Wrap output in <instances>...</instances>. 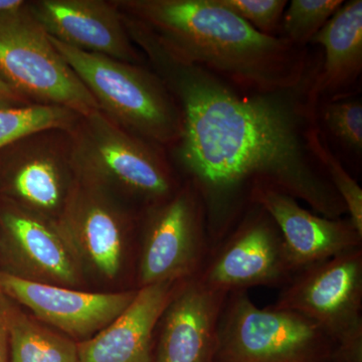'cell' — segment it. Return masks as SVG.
Here are the masks:
<instances>
[{
	"label": "cell",
	"instance_id": "ba28073f",
	"mask_svg": "<svg viewBox=\"0 0 362 362\" xmlns=\"http://www.w3.org/2000/svg\"><path fill=\"white\" fill-rule=\"evenodd\" d=\"M206 259V209L192 185L152 211L138 267L139 288L194 278Z\"/></svg>",
	"mask_w": 362,
	"mask_h": 362
},
{
	"label": "cell",
	"instance_id": "7402d4cb",
	"mask_svg": "<svg viewBox=\"0 0 362 362\" xmlns=\"http://www.w3.org/2000/svg\"><path fill=\"white\" fill-rule=\"evenodd\" d=\"M343 4L341 0H292L282 18L286 39L298 47L311 42Z\"/></svg>",
	"mask_w": 362,
	"mask_h": 362
},
{
	"label": "cell",
	"instance_id": "30bf717a",
	"mask_svg": "<svg viewBox=\"0 0 362 362\" xmlns=\"http://www.w3.org/2000/svg\"><path fill=\"white\" fill-rule=\"evenodd\" d=\"M58 131L28 136L0 150V171L7 192L21 209L45 218L61 214L75 185L70 141L57 138Z\"/></svg>",
	"mask_w": 362,
	"mask_h": 362
},
{
	"label": "cell",
	"instance_id": "6da1fadb",
	"mask_svg": "<svg viewBox=\"0 0 362 362\" xmlns=\"http://www.w3.org/2000/svg\"><path fill=\"white\" fill-rule=\"evenodd\" d=\"M127 25L180 108L177 157L211 214L256 185L302 199L332 220L346 211L312 165L306 131L317 109L307 96L302 102L294 97L301 85L273 93L240 89L176 58L138 21Z\"/></svg>",
	"mask_w": 362,
	"mask_h": 362
},
{
	"label": "cell",
	"instance_id": "2e32d148",
	"mask_svg": "<svg viewBox=\"0 0 362 362\" xmlns=\"http://www.w3.org/2000/svg\"><path fill=\"white\" fill-rule=\"evenodd\" d=\"M185 281L139 288L120 315L78 343V362H151L154 330Z\"/></svg>",
	"mask_w": 362,
	"mask_h": 362
},
{
	"label": "cell",
	"instance_id": "ac0fdd59",
	"mask_svg": "<svg viewBox=\"0 0 362 362\" xmlns=\"http://www.w3.org/2000/svg\"><path fill=\"white\" fill-rule=\"evenodd\" d=\"M311 42L323 47V65L307 90V102L318 108L319 99L350 87L362 71V1L343 4Z\"/></svg>",
	"mask_w": 362,
	"mask_h": 362
},
{
	"label": "cell",
	"instance_id": "ffe728a7",
	"mask_svg": "<svg viewBox=\"0 0 362 362\" xmlns=\"http://www.w3.org/2000/svg\"><path fill=\"white\" fill-rule=\"evenodd\" d=\"M82 116L56 105L30 104L0 109V150L23 138L45 132H70Z\"/></svg>",
	"mask_w": 362,
	"mask_h": 362
},
{
	"label": "cell",
	"instance_id": "9a60e30c",
	"mask_svg": "<svg viewBox=\"0 0 362 362\" xmlns=\"http://www.w3.org/2000/svg\"><path fill=\"white\" fill-rule=\"evenodd\" d=\"M228 296L197 277L185 281L161 317L158 362H214Z\"/></svg>",
	"mask_w": 362,
	"mask_h": 362
},
{
	"label": "cell",
	"instance_id": "d6986e66",
	"mask_svg": "<svg viewBox=\"0 0 362 362\" xmlns=\"http://www.w3.org/2000/svg\"><path fill=\"white\" fill-rule=\"evenodd\" d=\"M9 362H78V343L45 327L9 302Z\"/></svg>",
	"mask_w": 362,
	"mask_h": 362
},
{
	"label": "cell",
	"instance_id": "484cf974",
	"mask_svg": "<svg viewBox=\"0 0 362 362\" xmlns=\"http://www.w3.org/2000/svg\"><path fill=\"white\" fill-rule=\"evenodd\" d=\"M26 105L30 104L0 81V109L14 108V107L26 106Z\"/></svg>",
	"mask_w": 362,
	"mask_h": 362
},
{
	"label": "cell",
	"instance_id": "7c38bea8",
	"mask_svg": "<svg viewBox=\"0 0 362 362\" xmlns=\"http://www.w3.org/2000/svg\"><path fill=\"white\" fill-rule=\"evenodd\" d=\"M54 223L81 263L105 278L118 275L125 250L126 218L110 192L76 178Z\"/></svg>",
	"mask_w": 362,
	"mask_h": 362
},
{
	"label": "cell",
	"instance_id": "4fadbf2b",
	"mask_svg": "<svg viewBox=\"0 0 362 362\" xmlns=\"http://www.w3.org/2000/svg\"><path fill=\"white\" fill-rule=\"evenodd\" d=\"M45 32L74 49L138 65L140 54L114 2L39 0L28 4Z\"/></svg>",
	"mask_w": 362,
	"mask_h": 362
},
{
	"label": "cell",
	"instance_id": "d4e9b609",
	"mask_svg": "<svg viewBox=\"0 0 362 362\" xmlns=\"http://www.w3.org/2000/svg\"><path fill=\"white\" fill-rule=\"evenodd\" d=\"M8 305V299L0 290V362H9L8 326H7Z\"/></svg>",
	"mask_w": 362,
	"mask_h": 362
},
{
	"label": "cell",
	"instance_id": "3957f363",
	"mask_svg": "<svg viewBox=\"0 0 362 362\" xmlns=\"http://www.w3.org/2000/svg\"><path fill=\"white\" fill-rule=\"evenodd\" d=\"M51 40L110 120L145 141L178 142L180 108L156 75L138 65Z\"/></svg>",
	"mask_w": 362,
	"mask_h": 362
},
{
	"label": "cell",
	"instance_id": "cb8c5ba5",
	"mask_svg": "<svg viewBox=\"0 0 362 362\" xmlns=\"http://www.w3.org/2000/svg\"><path fill=\"white\" fill-rule=\"evenodd\" d=\"M220 2L255 30L268 35H274L287 6L285 0H220Z\"/></svg>",
	"mask_w": 362,
	"mask_h": 362
},
{
	"label": "cell",
	"instance_id": "8992f818",
	"mask_svg": "<svg viewBox=\"0 0 362 362\" xmlns=\"http://www.w3.org/2000/svg\"><path fill=\"white\" fill-rule=\"evenodd\" d=\"M272 306L316 324L334 346L333 362H362L361 247L297 272Z\"/></svg>",
	"mask_w": 362,
	"mask_h": 362
},
{
	"label": "cell",
	"instance_id": "44dd1931",
	"mask_svg": "<svg viewBox=\"0 0 362 362\" xmlns=\"http://www.w3.org/2000/svg\"><path fill=\"white\" fill-rule=\"evenodd\" d=\"M316 119L312 121L306 131V141L312 156L320 161L327 169L333 187L349 214V221L362 235V189L349 173L345 170L339 160L333 156L327 143L324 142L320 128Z\"/></svg>",
	"mask_w": 362,
	"mask_h": 362
},
{
	"label": "cell",
	"instance_id": "8fae6325",
	"mask_svg": "<svg viewBox=\"0 0 362 362\" xmlns=\"http://www.w3.org/2000/svg\"><path fill=\"white\" fill-rule=\"evenodd\" d=\"M0 290L70 338H89L104 329L134 299L136 291L94 293L45 284L0 272Z\"/></svg>",
	"mask_w": 362,
	"mask_h": 362
},
{
	"label": "cell",
	"instance_id": "4316f807",
	"mask_svg": "<svg viewBox=\"0 0 362 362\" xmlns=\"http://www.w3.org/2000/svg\"><path fill=\"white\" fill-rule=\"evenodd\" d=\"M25 4V1H23V0H0V13L20 8Z\"/></svg>",
	"mask_w": 362,
	"mask_h": 362
},
{
	"label": "cell",
	"instance_id": "5bb4252c",
	"mask_svg": "<svg viewBox=\"0 0 362 362\" xmlns=\"http://www.w3.org/2000/svg\"><path fill=\"white\" fill-rule=\"evenodd\" d=\"M249 199L278 226L298 272L362 246V235L351 221L316 216L275 188L254 185Z\"/></svg>",
	"mask_w": 362,
	"mask_h": 362
},
{
	"label": "cell",
	"instance_id": "603a6c76",
	"mask_svg": "<svg viewBox=\"0 0 362 362\" xmlns=\"http://www.w3.org/2000/svg\"><path fill=\"white\" fill-rule=\"evenodd\" d=\"M321 116L328 130L351 151L362 150V104L358 100L327 102Z\"/></svg>",
	"mask_w": 362,
	"mask_h": 362
},
{
	"label": "cell",
	"instance_id": "52a82bcc",
	"mask_svg": "<svg viewBox=\"0 0 362 362\" xmlns=\"http://www.w3.org/2000/svg\"><path fill=\"white\" fill-rule=\"evenodd\" d=\"M0 81L33 104L65 107L82 117L100 110L32 16L28 2L0 13Z\"/></svg>",
	"mask_w": 362,
	"mask_h": 362
},
{
	"label": "cell",
	"instance_id": "9c48e42d",
	"mask_svg": "<svg viewBox=\"0 0 362 362\" xmlns=\"http://www.w3.org/2000/svg\"><path fill=\"white\" fill-rule=\"evenodd\" d=\"M240 223L195 277L216 291L230 295L258 286H285L295 274L278 226L263 209Z\"/></svg>",
	"mask_w": 362,
	"mask_h": 362
},
{
	"label": "cell",
	"instance_id": "5b68a950",
	"mask_svg": "<svg viewBox=\"0 0 362 362\" xmlns=\"http://www.w3.org/2000/svg\"><path fill=\"white\" fill-rule=\"evenodd\" d=\"M333 356L329 338L306 317L259 308L247 292L228 295L214 362H329Z\"/></svg>",
	"mask_w": 362,
	"mask_h": 362
},
{
	"label": "cell",
	"instance_id": "7a4b0ae2",
	"mask_svg": "<svg viewBox=\"0 0 362 362\" xmlns=\"http://www.w3.org/2000/svg\"><path fill=\"white\" fill-rule=\"evenodd\" d=\"M114 4L170 54L240 89L273 93L303 84L306 52L258 32L220 0H124Z\"/></svg>",
	"mask_w": 362,
	"mask_h": 362
},
{
	"label": "cell",
	"instance_id": "e0dca14e",
	"mask_svg": "<svg viewBox=\"0 0 362 362\" xmlns=\"http://www.w3.org/2000/svg\"><path fill=\"white\" fill-rule=\"evenodd\" d=\"M1 225L25 279L71 288L81 282L82 263L54 221L11 207L2 214Z\"/></svg>",
	"mask_w": 362,
	"mask_h": 362
},
{
	"label": "cell",
	"instance_id": "277c9868",
	"mask_svg": "<svg viewBox=\"0 0 362 362\" xmlns=\"http://www.w3.org/2000/svg\"><path fill=\"white\" fill-rule=\"evenodd\" d=\"M68 134L77 180L156 204L175 194L173 176L156 150L101 111L82 117Z\"/></svg>",
	"mask_w": 362,
	"mask_h": 362
}]
</instances>
